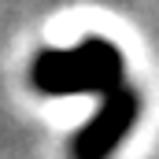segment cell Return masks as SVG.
<instances>
[{
    "mask_svg": "<svg viewBox=\"0 0 159 159\" xmlns=\"http://www.w3.org/2000/svg\"><path fill=\"white\" fill-rule=\"evenodd\" d=\"M133 119H137V100L129 93H111L107 104L96 111V119H89V126L78 129L74 159H107L133 126Z\"/></svg>",
    "mask_w": 159,
    "mask_h": 159,
    "instance_id": "7a4b0ae2",
    "label": "cell"
},
{
    "mask_svg": "<svg viewBox=\"0 0 159 159\" xmlns=\"http://www.w3.org/2000/svg\"><path fill=\"white\" fill-rule=\"evenodd\" d=\"M119 81V56L111 44L93 41L70 52H41L34 63V85L41 93H100Z\"/></svg>",
    "mask_w": 159,
    "mask_h": 159,
    "instance_id": "6da1fadb",
    "label": "cell"
}]
</instances>
